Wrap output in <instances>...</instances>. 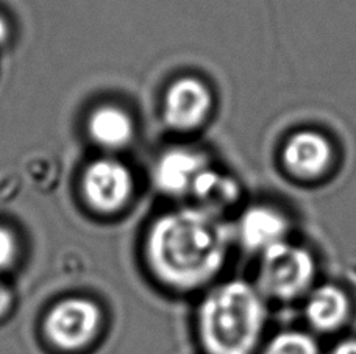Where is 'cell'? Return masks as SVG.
<instances>
[{
    "mask_svg": "<svg viewBox=\"0 0 356 354\" xmlns=\"http://www.w3.org/2000/svg\"><path fill=\"white\" fill-rule=\"evenodd\" d=\"M222 219L199 206H188L156 220L149 233L147 255L164 286L189 292L220 273L232 242V233Z\"/></svg>",
    "mask_w": 356,
    "mask_h": 354,
    "instance_id": "1",
    "label": "cell"
},
{
    "mask_svg": "<svg viewBox=\"0 0 356 354\" xmlns=\"http://www.w3.org/2000/svg\"><path fill=\"white\" fill-rule=\"evenodd\" d=\"M264 323V296L244 280L216 286L197 311V336L207 354H253Z\"/></svg>",
    "mask_w": 356,
    "mask_h": 354,
    "instance_id": "2",
    "label": "cell"
},
{
    "mask_svg": "<svg viewBox=\"0 0 356 354\" xmlns=\"http://www.w3.org/2000/svg\"><path fill=\"white\" fill-rule=\"evenodd\" d=\"M104 331V311L85 296L56 301L41 321L44 346L54 354H89L99 346Z\"/></svg>",
    "mask_w": 356,
    "mask_h": 354,
    "instance_id": "3",
    "label": "cell"
},
{
    "mask_svg": "<svg viewBox=\"0 0 356 354\" xmlns=\"http://www.w3.org/2000/svg\"><path fill=\"white\" fill-rule=\"evenodd\" d=\"M317 264L307 246L286 240L259 256L258 287L263 296L291 301L311 292Z\"/></svg>",
    "mask_w": 356,
    "mask_h": 354,
    "instance_id": "4",
    "label": "cell"
},
{
    "mask_svg": "<svg viewBox=\"0 0 356 354\" xmlns=\"http://www.w3.org/2000/svg\"><path fill=\"white\" fill-rule=\"evenodd\" d=\"M336 161L334 145L325 133L313 128L297 130L282 149V164L292 178L314 183L332 172Z\"/></svg>",
    "mask_w": 356,
    "mask_h": 354,
    "instance_id": "5",
    "label": "cell"
},
{
    "mask_svg": "<svg viewBox=\"0 0 356 354\" xmlns=\"http://www.w3.org/2000/svg\"><path fill=\"white\" fill-rule=\"evenodd\" d=\"M214 97L205 81L183 77L170 85L164 99V120L177 131H193L211 116Z\"/></svg>",
    "mask_w": 356,
    "mask_h": 354,
    "instance_id": "6",
    "label": "cell"
},
{
    "mask_svg": "<svg viewBox=\"0 0 356 354\" xmlns=\"http://www.w3.org/2000/svg\"><path fill=\"white\" fill-rule=\"evenodd\" d=\"M289 217L272 205H252L241 212L234 237L244 250L261 256L267 250L289 240Z\"/></svg>",
    "mask_w": 356,
    "mask_h": 354,
    "instance_id": "7",
    "label": "cell"
},
{
    "mask_svg": "<svg viewBox=\"0 0 356 354\" xmlns=\"http://www.w3.org/2000/svg\"><path fill=\"white\" fill-rule=\"evenodd\" d=\"M85 195L100 211H114L130 197L133 180L130 170L114 160H99L86 169Z\"/></svg>",
    "mask_w": 356,
    "mask_h": 354,
    "instance_id": "8",
    "label": "cell"
},
{
    "mask_svg": "<svg viewBox=\"0 0 356 354\" xmlns=\"http://www.w3.org/2000/svg\"><path fill=\"white\" fill-rule=\"evenodd\" d=\"M205 151L177 147L164 153L156 162L155 183L169 195H191L203 170L211 166Z\"/></svg>",
    "mask_w": 356,
    "mask_h": 354,
    "instance_id": "9",
    "label": "cell"
},
{
    "mask_svg": "<svg viewBox=\"0 0 356 354\" xmlns=\"http://www.w3.org/2000/svg\"><path fill=\"white\" fill-rule=\"evenodd\" d=\"M195 206L222 217L241 200V186L230 174L214 167L213 164L203 170L191 191Z\"/></svg>",
    "mask_w": 356,
    "mask_h": 354,
    "instance_id": "10",
    "label": "cell"
},
{
    "mask_svg": "<svg viewBox=\"0 0 356 354\" xmlns=\"http://www.w3.org/2000/svg\"><path fill=\"white\" fill-rule=\"evenodd\" d=\"M350 314V300L341 287L323 284L308 294L305 315L308 323L321 332H332L346 323Z\"/></svg>",
    "mask_w": 356,
    "mask_h": 354,
    "instance_id": "11",
    "label": "cell"
},
{
    "mask_svg": "<svg viewBox=\"0 0 356 354\" xmlns=\"http://www.w3.org/2000/svg\"><path fill=\"white\" fill-rule=\"evenodd\" d=\"M89 133L95 142L104 147H122L130 141L133 126L130 117L122 110L104 106L89 119Z\"/></svg>",
    "mask_w": 356,
    "mask_h": 354,
    "instance_id": "12",
    "label": "cell"
},
{
    "mask_svg": "<svg viewBox=\"0 0 356 354\" xmlns=\"http://www.w3.org/2000/svg\"><path fill=\"white\" fill-rule=\"evenodd\" d=\"M263 354H319V346L307 332L284 331L267 344Z\"/></svg>",
    "mask_w": 356,
    "mask_h": 354,
    "instance_id": "13",
    "label": "cell"
},
{
    "mask_svg": "<svg viewBox=\"0 0 356 354\" xmlns=\"http://www.w3.org/2000/svg\"><path fill=\"white\" fill-rule=\"evenodd\" d=\"M17 251V244L16 237L13 236L10 230L0 226V273L10 267L16 258Z\"/></svg>",
    "mask_w": 356,
    "mask_h": 354,
    "instance_id": "14",
    "label": "cell"
},
{
    "mask_svg": "<svg viewBox=\"0 0 356 354\" xmlns=\"http://www.w3.org/2000/svg\"><path fill=\"white\" fill-rule=\"evenodd\" d=\"M13 305H15V296H13L11 290L0 281V321L8 317Z\"/></svg>",
    "mask_w": 356,
    "mask_h": 354,
    "instance_id": "15",
    "label": "cell"
},
{
    "mask_svg": "<svg viewBox=\"0 0 356 354\" xmlns=\"http://www.w3.org/2000/svg\"><path fill=\"white\" fill-rule=\"evenodd\" d=\"M332 354H356V340H344L336 346Z\"/></svg>",
    "mask_w": 356,
    "mask_h": 354,
    "instance_id": "16",
    "label": "cell"
},
{
    "mask_svg": "<svg viewBox=\"0 0 356 354\" xmlns=\"http://www.w3.org/2000/svg\"><path fill=\"white\" fill-rule=\"evenodd\" d=\"M6 36V24L2 17H0V41H3Z\"/></svg>",
    "mask_w": 356,
    "mask_h": 354,
    "instance_id": "17",
    "label": "cell"
}]
</instances>
